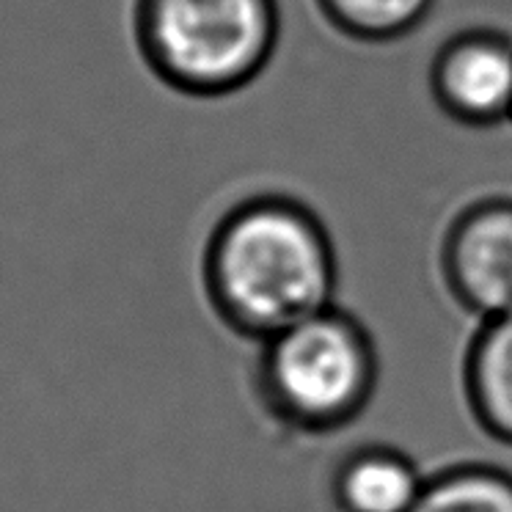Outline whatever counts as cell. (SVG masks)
Masks as SVG:
<instances>
[{
	"mask_svg": "<svg viewBox=\"0 0 512 512\" xmlns=\"http://www.w3.org/2000/svg\"><path fill=\"white\" fill-rule=\"evenodd\" d=\"M438 268L449 298L477 323L512 312V196L468 201L441 237Z\"/></svg>",
	"mask_w": 512,
	"mask_h": 512,
	"instance_id": "obj_4",
	"label": "cell"
},
{
	"mask_svg": "<svg viewBox=\"0 0 512 512\" xmlns=\"http://www.w3.org/2000/svg\"><path fill=\"white\" fill-rule=\"evenodd\" d=\"M413 512H512V474L490 463H455L427 477Z\"/></svg>",
	"mask_w": 512,
	"mask_h": 512,
	"instance_id": "obj_9",
	"label": "cell"
},
{
	"mask_svg": "<svg viewBox=\"0 0 512 512\" xmlns=\"http://www.w3.org/2000/svg\"><path fill=\"white\" fill-rule=\"evenodd\" d=\"M438 111L474 130L512 122V34L471 25L446 36L430 61Z\"/></svg>",
	"mask_w": 512,
	"mask_h": 512,
	"instance_id": "obj_5",
	"label": "cell"
},
{
	"mask_svg": "<svg viewBox=\"0 0 512 512\" xmlns=\"http://www.w3.org/2000/svg\"><path fill=\"white\" fill-rule=\"evenodd\" d=\"M314 6L345 39L361 45H391L427 23L435 0H314Z\"/></svg>",
	"mask_w": 512,
	"mask_h": 512,
	"instance_id": "obj_8",
	"label": "cell"
},
{
	"mask_svg": "<svg viewBox=\"0 0 512 512\" xmlns=\"http://www.w3.org/2000/svg\"><path fill=\"white\" fill-rule=\"evenodd\" d=\"M463 397L479 430L512 446V312L477 325L463 356Z\"/></svg>",
	"mask_w": 512,
	"mask_h": 512,
	"instance_id": "obj_7",
	"label": "cell"
},
{
	"mask_svg": "<svg viewBox=\"0 0 512 512\" xmlns=\"http://www.w3.org/2000/svg\"><path fill=\"white\" fill-rule=\"evenodd\" d=\"M380 380L375 336L361 317L331 306L256 345V408L279 433L328 438L367 413Z\"/></svg>",
	"mask_w": 512,
	"mask_h": 512,
	"instance_id": "obj_2",
	"label": "cell"
},
{
	"mask_svg": "<svg viewBox=\"0 0 512 512\" xmlns=\"http://www.w3.org/2000/svg\"><path fill=\"white\" fill-rule=\"evenodd\" d=\"M133 39L166 89L221 100L248 89L276 56L279 0H135Z\"/></svg>",
	"mask_w": 512,
	"mask_h": 512,
	"instance_id": "obj_3",
	"label": "cell"
},
{
	"mask_svg": "<svg viewBox=\"0 0 512 512\" xmlns=\"http://www.w3.org/2000/svg\"><path fill=\"white\" fill-rule=\"evenodd\" d=\"M416 460L391 444H364L339 457L331 474L336 512H413L424 490Z\"/></svg>",
	"mask_w": 512,
	"mask_h": 512,
	"instance_id": "obj_6",
	"label": "cell"
},
{
	"mask_svg": "<svg viewBox=\"0 0 512 512\" xmlns=\"http://www.w3.org/2000/svg\"><path fill=\"white\" fill-rule=\"evenodd\" d=\"M339 259L325 221L287 193L234 201L201 251V290L229 334L268 342L336 303Z\"/></svg>",
	"mask_w": 512,
	"mask_h": 512,
	"instance_id": "obj_1",
	"label": "cell"
}]
</instances>
